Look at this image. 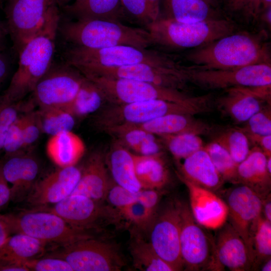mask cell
<instances>
[{
  "instance_id": "obj_17",
  "label": "cell",
  "mask_w": 271,
  "mask_h": 271,
  "mask_svg": "<svg viewBox=\"0 0 271 271\" xmlns=\"http://www.w3.org/2000/svg\"><path fill=\"white\" fill-rule=\"evenodd\" d=\"M235 185L226 192L225 195L227 220L250 250V228L261 215L264 198L246 185Z\"/></svg>"
},
{
  "instance_id": "obj_5",
  "label": "cell",
  "mask_w": 271,
  "mask_h": 271,
  "mask_svg": "<svg viewBox=\"0 0 271 271\" xmlns=\"http://www.w3.org/2000/svg\"><path fill=\"white\" fill-rule=\"evenodd\" d=\"M65 62L82 75L102 68L119 67L141 63L162 64L176 60L160 51L127 45L102 48L72 46L63 53Z\"/></svg>"
},
{
  "instance_id": "obj_50",
  "label": "cell",
  "mask_w": 271,
  "mask_h": 271,
  "mask_svg": "<svg viewBox=\"0 0 271 271\" xmlns=\"http://www.w3.org/2000/svg\"><path fill=\"white\" fill-rule=\"evenodd\" d=\"M271 7V0H250L248 13L256 18L260 13Z\"/></svg>"
},
{
  "instance_id": "obj_52",
  "label": "cell",
  "mask_w": 271,
  "mask_h": 271,
  "mask_svg": "<svg viewBox=\"0 0 271 271\" xmlns=\"http://www.w3.org/2000/svg\"><path fill=\"white\" fill-rule=\"evenodd\" d=\"M147 4L152 23L160 17L161 0H145Z\"/></svg>"
},
{
  "instance_id": "obj_23",
  "label": "cell",
  "mask_w": 271,
  "mask_h": 271,
  "mask_svg": "<svg viewBox=\"0 0 271 271\" xmlns=\"http://www.w3.org/2000/svg\"><path fill=\"white\" fill-rule=\"evenodd\" d=\"M225 90L224 94L217 100L216 106L220 112L236 122H246L268 104L257 97L249 87L237 86Z\"/></svg>"
},
{
  "instance_id": "obj_1",
  "label": "cell",
  "mask_w": 271,
  "mask_h": 271,
  "mask_svg": "<svg viewBox=\"0 0 271 271\" xmlns=\"http://www.w3.org/2000/svg\"><path fill=\"white\" fill-rule=\"evenodd\" d=\"M60 22L59 7L55 5L38 32L18 53V68L2 102L16 103L33 92L53 63Z\"/></svg>"
},
{
  "instance_id": "obj_10",
  "label": "cell",
  "mask_w": 271,
  "mask_h": 271,
  "mask_svg": "<svg viewBox=\"0 0 271 271\" xmlns=\"http://www.w3.org/2000/svg\"><path fill=\"white\" fill-rule=\"evenodd\" d=\"M49 256L64 259L73 271H119L125 264L115 246L92 237L62 246Z\"/></svg>"
},
{
  "instance_id": "obj_64",
  "label": "cell",
  "mask_w": 271,
  "mask_h": 271,
  "mask_svg": "<svg viewBox=\"0 0 271 271\" xmlns=\"http://www.w3.org/2000/svg\"><path fill=\"white\" fill-rule=\"evenodd\" d=\"M0 1H1V0H0Z\"/></svg>"
},
{
  "instance_id": "obj_12",
  "label": "cell",
  "mask_w": 271,
  "mask_h": 271,
  "mask_svg": "<svg viewBox=\"0 0 271 271\" xmlns=\"http://www.w3.org/2000/svg\"><path fill=\"white\" fill-rule=\"evenodd\" d=\"M125 78L185 91L189 82L186 66L177 60L162 64L141 63L119 67L102 68L83 75Z\"/></svg>"
},
{
  "instance_id": "obj_46",
  "label": "cell",
  "mask_w": 271,
  "mask_h": 271,
  "mask_svg": "<svg viewBox=\"0 0 271 271\" xmlns=\"http://www.w3.org/2000/svg\"><path fill=\"white\" fill-rule=\"evenodd\" d=\"M123 11L148 25L152 23L147 4L145 0H120Z\"/></svg>"
},
{
  "instance_id": "obj_30",
  "label": "cell",
  "mask_w": 271,
  "mask_h": 271,
  "mask_svg": "<svg viewBox=\"0 0 271 271\" xmlns=\"http://www.w3.org/2000/svg\"><path fill=\"white\" fill-rule=\"evenodd\" d=\"M134 171L142 189L161 191L169 182L170 173L163 153L143 155L132 154Z\"/></svg>"
},
{
  "instance_id": "obj_9",
  "label": "cell",
  "mask_w": 271,
  "mask_h": 271,
  "mask_svg": "<svg viewBox=\"0 0 271 271\" xmlns=\"http://www.w3.org/2000/svg\"><path fill=\"white\" fill-rule=\"evenodd\" d=\"M194 218L189 205L182 202L180 233L183 269L221 270L217 262L214 239Z\"/></svg>"
},
{
  "instance_id": "obj_2",
  "label": "cell",
  "mask_w": 271,
  "mask_h": 271,
  "mask_svg": "<svg viewBox=\"0 0 271 271\" xmlns=\"http://www.w3.org/2000/svg\"><path fill=\"white\" fill-rule=\"evenodd\" d=\"M261 34L232 33L189 52L186 58L193 67L205 70L270 63L268 47Z\"/></svg>"
},
{
  "instance_id": "obj_60",
  "label": "cell",
  "mask_w": 271,
  "mask_h": 271,
  "mask_svg": "<svg viewBox=\"0 0 271 271\" xmlns=\"http://www.w3.org/2000/svg\"><path fill=\"white\" fill-rule=\"evenodd\" d=\"M5 35V30L1 22L0 21V45L1 44ZM1 48V47H0Z\"/></svg>"
},
{
  "instance_id": "obj_6",
  "label": "cell",
  "mask_w": 271,
  "mask_h": 271,
  "mask_svg": "<svg viewBox=\"0 0 271 271\" xmlns=\"http://www.w3.org/2000/svg\"><path fill=\"white\" fill-rule=\"evenodd\" d=\"M212 101L210 98L191 103L155 99L123 104H112L96 115L94 123L96 127L103 130L107 127L119 124H141L168 114L195 115L208 112L212 110Z\"/></svg>"
},
{
  "instance_id": "obj_21",
  "label": "cell",
  "mask_w": 271,
  "mask_h": 271,
  "mask_svg": "<svg viewBox=\"0 0 271 271\" xmlns=\"http://www.w3.org/2000/svg\"><path fill=\"white\" fill-rule=\"evenodd\" d=\"M2 170L6 179L11 185V201L18 202L27 199L39 174L37 160L30 155L20 152L7 157L2 163Z\"/></svg>"
},
{
  "instance_id": "obj_61",
  "label": "cell",
  "mask_w": 271,
  "mask_h": 271,
  "mask_svg": "<svg viewBox=\"0 0 271 271\" xmlns=\"http://www.w3.org/2000/svg\"><path fill=\"white\" fill-rule=\"evenodd\" d=\"M266 168L269 173L271 174V157H267Z\"/></svg>"
},
{
  "instance_id": "obj_38",
  "label": "cell",
  "mask_w": 271,
  "mask_h": 271,
  "mask_svg": "<svg viewBox=\"0 0 271 271\" xmlns=\"http://www.w3.org/2000/svg\"><path fill=\"white\" fill-rule=\"evenodd\" d=\"M35 113L41 131L50 136L72 130L75 123V117L61 108H40Z\"/></svg>"
},
{
  "instance_id": "obj_14",
  "label": "cell",
  "mask_w": 271,
  "mask_h": 271,
  "mask_svg": "<svg viewBox=\"0 0 271 271\" xmlns=\"http://www.w3.org/2000/svg\"><path fill=\"white\" fill-rule=\"evenodd\" d=\"M55 5V0L7 1L8 28L18 53L38 32Z\"/></svg>"
},
{
  "instance_id": "obj_44",
  "label": "cell",
  "mask_w": 271,
  "mask_h": 271,
  "mask_svg": "<svg viewBox=\"0 0 271 271\" xmlns=\"http://www.w3.org/2000/svg\"><path fill=\"white\" fill-rule=\"evenodd\" d=\"M23 264L29 270L73 271L67 261L52 256L27 260L23 262Z\"/></svg>"
},
{
  "instance_id": "obj_54",
  "label": "cell",
  "mask_w": 271,
  "mask_h": 271,
  "mask_svg": "<svg viewBox=\"0 0 271 271\" xmlns=\"http://www.w3.org/2000/svg\"><path fill=\"white\" fill-rule=\"evenodd\" d=\"M11 231L5 221L3 214H0V246L8 237L10 236Z\"/></svg>"
},
{
  "instance_id": "obj_25",
  "label": "cell",
  "mask_w": 271,
  "mask_h": 271,
  "mask_svg": "<svg viewBox=\"0 0 271 271\" xmlns=\"http://www.w3.org/2000/svg\"><path fill=\"white\" fill-rule=\"evenodd\" d=\"M182 161L177 174L195 185L215 192L225 182L204 148Z\"/></svg>"
},
{
  "instance_id": "obj_22",
  "label": "cell",
  "mask_w": 271,
  "mask_h": 271,
  "mask_svg": "<svg viewBox=\"0 0 271 271\" xmlns=\"http://www.w3.org/2000/svg\"><path fill=\"white\" fill-rule=\"evenodd\" d=\"M46 244L22 233L9 236L0 246V271H28L23 262L42 254Z\"/></svg>"
},
{
  "instance_id": "obj_34",
  "label": "cell",
  "mask_w": 271,
  "mask_h": 271,
  "mask_svg": "<svg viewBox=\"0 0 271 271\" xmlns=\"http://www.w3.org/2000/svg\"><path fill=\"white\" fill-rule=\"evenodd\" d=\"M133 233L129 250L135 268L145 271H175L173 267L159 256L150 242L145 241L139 234Z\"/></svg>"
},
{
  "instance_id": "obj_58",
  "label": "cell",
  "mask_w": 271,
  "mask_h": 271,
  "mask_svg": "<svg viewBox=\"0 0 271 271\" xmlns=\"http://www.w3.org/2000/svg\"><path fill=\"white\" fill-rule=\"evenodd\" d=\"M259 269L261 271H270L271 258L263 262L259 266Z\"/></svg>"
},
{
  "instance_id": "obj_37",
  "label": "cell",
  "mask_w": 271,
  "mask_h": 271,
  "mask_svg": "<svg viewBox=\"0 0 271 271\" xmlns=\"http://www.w3.org/2000/svg\"><path fill=\"white\" fill-rule=\"evenodd\" d=\"M162 144L172 154L175 160L180 162L205 145L200 135L190 133H181L158 136Z\"/></svg>"
},
{
  "instance_id": "obj_11",
  "label": "cell",
  "mask_w": 271,
  "mask_h": 271,
  "mask_svg": "<svg viewBox=\"0 0 271 271\" xmlns=\"http://www.w3.org/2000/svg\"><path fill=\"white\" fill-rule=\"evenodd\" d=\"M84 78L66 62L52 63L33 91V99L40 108L63 109L73 101Z\"/></svg>"
},
{
  "instance_id": "obj_27",
  "label": "cell",
  "mask_w": 271,
  "mask_h": 271,
  "mask_svg": "<svg viewBox=\"0 0 271 271\" xmlns=\"http://www.w3.org/2000/svg\"><path fill=\"white\" fill-rule=\"evenodd\" d=\"M267 157L258 147L250 149L237 166L238 183L246 185L262 197L270 193L271 174L266 168Z\"/></svg>"
},
{
  "instance_id": "obj_63",
  "label": "cell",
  "mask_w": 271,
  "mask_h": 271,
  "mask_svg": "<svg viewBox=\"0 0 271 271\" xmlns=\"http://www.w3.org/2000/svg\"></svg>"
},
{
  "instance_id": "obj_41",
  "label": "cell",
  "mask_w": 271,
  "mask_h": 271,
  "mask_svg": "<svg viewBox=\"0 0 271 271\" xmlns=\"http://www.w3.org/2000/svg\"><path fill=\"white\" fill-rule=\"evenodd\" d=\"M117 210L119 217L143 230L151 227L157 214L139 200Z\"/></svg>"
},
{
  "instance_id": "obj_62",
  "label": "cell",
  "mask_w": 271,
  "mask_h": 271,
  "mask_svg": "<svg viewBox=\"0 0 271 271\" xmlns=\"http://www.w3.org/2000/svg\"><path fill=\"white\" fill-rule=\"evenodd\" d=\"M208 1H209V2H210L211 3H212V4H214V3H213V1H214V0H208Z\"/></svg>"
},
{
  "instance_id": "obj_24",
  "label": "cell",
  "mask_w": 271,
  "mask_h": 271,
  "mask_svg": "<svg viewBox=\"0 0 271 271\" xmlns=\"http://www.w3.org/2000/svg\"><path fill=\"white\" fill-rule=\"evenodd\" d=\"M105 164L101 152L93 153L81 170L80 178L71 194L83 195L98 202L106 199L110 186Z\"/></svg>"
},
{
  "instance_id": "obj_19",
  "label": "cell",
  "mask_w": 271,
  "mask_h": 271,
  "mask_svg": "<svg viewBox=\"0 0 271 271\" xmlns=\"http://www.w3.org/2000/svg\"><path fill=\"white\" fill-rule=\"evenodd\" d=\"M216 230L213 238L216 257L222 270H250L252 258L242 237L227 220Z\"/></svg>"
},
{
  "instance_id": "obj_35",
  "label": "cell",
  "mask_w": 271,
  "mask_h": 271,
  "mask_svg": "<svg viewBox=\"0 0 271 271\" xmlns=\"http://www.w3.org/2000/svg\"><path fill=\"white\" fill-rule=\"evenodd\" d=\"M249 246L252 258L251 270H258L263 262L271 258V222L262 214L250 228Z\"/></svg>"
},
{
  "instance_id": "obj_3",
  "label": "cell",
  "mask_w": 271,
  "mask_h": 271,
  "mask_svg": "<svg viewBox=\"0 0 271 271\" xmlns=\"http://www.w3.org/2000/svg\"><path fill=\"white\" fill-rule=\"evenodd\" d=\"M58 32L72 46L102 48L127 45L146 49L153 45L148 30L128 26L118 21L80 19L60 22Z\"/></svg>"
},
{
  "instance_id": "obj_15",
  "label": "cell",
  "mask_w": 271,
  "mask_h": 271,
  "mask_svg": "<svg viewBox=\"0 0 271 271\" xmlns=\"http://www.w3.org/2000/svg\"><path fill=\"white\" fill-rule=\"evenodd\" d=\"M182 201L172 200L157 214L151 227L150 243L159 256L175 271L183 270L180 233Z\"/></svg>"
},
{
  "instance_id": "obj_47",
  "label": "cell",
  "mask_w": 271,
  "mask_h": 271,
  "mask_svg": "<svg viewBox=\"0 0 271 271\" xmlns=\"http://www.w3.org/2000/svg\"><path fill=\"white\" fill-rule=\"evenodd\" d=\"M41 132L35 112L24 115L22 130L23 148L36 141Z\"/></svg>"
},
{
  "instance_id": "obj_7",
  "label": "cell",
  "mask_w": 271,
  "mask_h": 271,
  "mask_svg": "<svg viewBox=\"0 0 271 271\" xmlns=\"http://www.w3.org/2000/svg\"><path fill=\"white\" fill-rule=\"evenodd\" d=\"M85 77L97 86L105 101L113 105L155 99L191 103L202 101L210 96H191L185 91L133 79L96 76Z\"/></svg>"
},
{
  "instance_id": "obj_16",
  "label": "cell",
  "mask_w": 271,
  "mask_h": 271,
  "mask_svg": "<svg viewBox=\"0 0 271 271\" xmlns=\"http://www.w3.org/2000/svg\"><path fill=\"white\" fill-rule=\"evenodd\" d=\"M36 209L55 213L72 226L83 230L94 227L102 219L116 221L119 215L102 207L99 202L79 194H71L50 207L45 206Z\"/></svg>"
},
{
  "instance_id": "obj_45",
  "label": "cell",
  "mask_w": 271,
  "mask_h": 271,
  "mask_svg": "<svg viewBox=\"0 0 271 271\" xmlns=\"http://www.w3.org/2000/svg\"><path fill=\"white\" fill-rule=\"evenodd\" d=\"M139 191L131 192L116 184L110 187L106 199L111 205L119 209L137 201Z\"/></svg>"
},
{
  "instance_id": "obj_31",
  "label": "cell",
  "mask_w": 271,
  "mask_h": 271,
  "mask_svg": "<svg viewBox=\"0 0 271 271\" xmlns=\"http://www.w3.org/2000/svg\"><path fill=\"white\" fill-rule=\"evenodd\" d=\"M132 153L115 140L107 156L108 165L116 184L137 192L142 189L136 175Z\"/></svg>"
},
{
  "instance_id": "obj_18",
  "label": "cell",
  "mask_w": 271,
  "mask_h": 271,
  "mask_svg": "<svg viewBox=\"0 0 271 271\" xmlns=\"http://www.w3.org/2000/svg\"><path fill=\"white\" fill-rule=\"evenodd\" d=\"M81 174L75 166L60 167L36 182L26 200L38 207L56 203L72 194Z\"/></svg>"
},
{
  "instance_id": "obj_29",
  "label": "cell",
  "mask_w": 271,
  "mask_h": 271,
  "mask_svg": "<svg viewBox=\"0 0 271 271\" xmlns=\"http://www.w3.org/2000/svg\"><path fill=\"white\" fill-rule=\"evenodd\" d=\"M46 149L50 160L60 168L75 166L83 156L85 146L79 136L69 130L50 136Z\"/></svg>"
},
{
  "instance_id": "obj_42",
  "label": "cell",
  "mask_w": 271,
  "mask_h": 271,
  "mask_svg": "<svg viewBox=\"0 0 271 271\" xmlns=\"http://www.w3.org/2000/svg\"><path fill=\"white\" fill-rule=\"evenodd\" d=\"M245 122L244 127L240 128L244 132L260 135L271 134L270 104L265 105Z\"/></svg>"
},
{
  "instance_id": "obj_57",
  "label": "cell",
  "mask_w": 271,
  "mask_h": 271,
  "mask_svg": "<svg viewBox=\"0 0 271 271\" xmlns=\"http://www.w3.org/2000/svg\"><path fill=\"white\" fill-rule=\"evenodd\" d=\"M260 14H262L263 20L270 27L271 24V7L264 10Z\"/></svg>"
},
{
  "instance_id": "obj_13",
  "label": "cell",
  "mask_w": 271,
  "mask_h": 271,
  "mask_svg": "<svg viewBox=\"0 0 271 271\" xmlns=\"http://www.w3.org/2000/svg\"><path fill=\"white\" fill-rule=\"evenodd\" d=\"M189 82L209 89L271 85L270 63H259L231 69H200L186 66Z\"/></svg>"
},
{
  "instance_id": "obj_49",
  "label": "cell",
  "mask_w": 271,
  "mask_h": 271,
  "mask_svg": "<svg viewBox=\"0 0 271 271\" xmlns=\"http://www.w3.org/2000/svg\"><path fill=\"white\" fill-rule=\"evenodd\" d=\"M11 200V190L2 170V163L0 162V210L8 204Z\"/></svg>"
},
{
  "instance_id": "obj_20",
  "label": "cell",
  "mask_w": 271,
  "mask_h": 271,
  "mask_svg": "<svg viewBox=\"0 0 271 271\" xmlns=\"http://www.w3.org/2000/svg\"><path fill=\"white\" fill-rule=\"evenodd\" d=\"M178 176L187 188L189 206L196 221L207 229L216 230L221 226L228 217L225 201L215 192L195 185L179 175Z\"/></svg>"
},
{
  "instance_id": "obj_51",
  "label": "cell",
  "mask_w": 271,
  "mask_h": 271,
  "mask_svg": "<svg viewBox=\"0 0 271 271\" xmlns=\"http://www.w3.org/2000/svg\"><path fill=\"white\" fill-rule=\"evenodd\" d=\"M227 8L232 12H248L250 0H224Z\"/></svg>"
},
{
  "instance_id": "obj_8",
  "label": "cell",
  "mask_w": 271,
  "mask_h": 271,
  "mask_svg": "<svg viewBox=\"0 0 271 271\" xmlns=\"http://www.w3.org/2000/svg\"><path fill=\"white\" fill-rule=\"evenodd\" d=\"M3 215L11 233H24L46 244L62 246L91 237L49 211L35 209Z\"/></svg>"
},
{
  "instance_id": "obj_56",
  "label": "cell",
  "mask_w": 271,
  "mask_h": 271,
  "mask_svg": "<svg viewBox=\"0 0 271 271\" xmlns=\"http://www.w3.org/2000/svg\"><path fill=\"white\" fill-rule=\"evenodd\" d=\"M9 127L0 121V151L3 150L6 134Z\"/></svg>"
},
{
  "instance_id": "obj_53",
  "label": "cell",
  "mask_w": 271,
  "mask_h": 271,
  "mask_svg": "<svg viewBox=\"0 0 271 271\" xmlns=\"http://www.w3.org/2000/svg\"><path fill=\"white\" fill-rule=\"evenodd\" d=\"M261 214L267 220L271 222V196L268 194L263 199Z\"/></svg>"
},
{
  "instance_id": "obj_40",
  "label": "cell",
  "mask_w": 271,
  "mask_h": 271,
  "mask_svg": "<svg viewBox=\"0 0 271 271\" xmlns=\"http://www.w3.org/2000/svg\"><path fill=\"white\" fill-rule=\"evenodd\" d=\"M215 141L227 150L237 165L245 159L250 150L246 134L239 127L225 130Z\"/></svg>"
},
{
  "instance_id": "obj_48",
  "label": "cell",
  "mask_w": 271,
  "mask_h": 271,
  "mask_svg": "<svg viewBox=\"0 0 271 271\" xmlns=\"http://www.w3.org/2000/svg\"><path fill=\"white\" fill-rule=\"evenodd\" d=\"M249 142L259 148L267 157H271V134L260 135L245 132Z\"/></svg>"
},
{
  "instance_id": "obj_59",
  "label": "cell",
  "mask_w": 271,
  "mask_h": 271,
  "mask_svg": "<svg viewBox=\"0 0 271 271\" xmlns=\"http://www.w3.org/2000/svg\"><path fill=\"white\" fill-rule=\"evenodd\" d=\"M74 1L75 0H55V2L59 8H62Z\"/></svg>"
},
{
  "instance_id": "obj_55",
  "label": "cell",
  "mask_w": 271,
  "mask_h": 271,
  "mask_svg": "<svg viewBox=\"0 0 271 271\" xmlns=\"http://www.w3.org/2000/svg\"><path fill=\"white\" fill-rule=\"evenodd\" d=\"M8 68V59L6 55L2 52V48H0V84L7 74Z\"/></svg>"
},
{
  "instance_id": "obj_43",
  "label": "cell",
  "mask_w": 271,
  "mask_h": 271,
  "mask_svg": "<svg viewBox=\"0 0 271 271\" xmlns=\"http://www.w3.org/2000/svg\"><path fill=\"white\" fill-rule=\"evenodd\" d=\"M23 122L24 115L18 117L8 128L3 149L6 157L20 152L24 148L22 134Z\"/></svg>"
},
{
  "instance_id": "obj_36",
  "label": "cell",
  "mask_w": 271,
  "mask_h": 271,
  "mask_svg": "<svg viewBox=\"0 0 271 271\" xmlns=\"http://www.w3.org/2000/svg\"><path fill=\"white\" fill-rule=\"evenodd\" d=\"M105 101L97 86L85 77L75 98L63 109L74 117H81L98 110Z\"/></svg>"
},
{
  "instance_id": "obj_28",
  "label": "cell",
  "mask_w": 271,
  "mask_h": 271,
  "mask_svg": "<svg viewBox=\"0 0 271 271\" xmlns=\"http://www.w3.org/2000/svg\"><path fill=\"white\" fill-rule=\"evenodd\" d=\"M102 131L114 137L125 147L139 155H152L163 153L164 146L159 138L134 124H119Z\"/></svg>"
},
{
  "instance_id": "obj_26",
  "label": "cell",
  "mask_w": 271,
  "mask_h": 271,
  "mask_svg": "<svg viewBox=\"0 0 271 271\" xmlns=\"http://www.w3.org/2000/svg\"><path fill=\"white\" fill-rule=\"evenodd\" d=\"M134 125L156 136L186 132L201 136L208 134L213 130L209 123L188 114H168Z\"/></svg>"
},
{
  "instance_id": "obj_39",
  "label": "cell",
  "mask_w": 271,
  "mask_h": 271,
  "mask_svg": "<svg viewBox=\"0 0 271 271\" xmlns=\"http://www.w3.org/2000/svg\"><path fill=\"white\" fill-rule=\"evenodd\" d=\"M204 148L224 181L234 184H239L238 165L227 150L215 141L205 145Z\"/></svg>"
},
{
  "instance_id": "obj_32",
  "label": "cell",
  "mask_w": 271,
  "mask_h": 271,
  "mask_svg": "<svg viewBox=\"0 0 271 271\" xmlns=\"http://www.w3.org/2000/svg\"><path fill=\"white\" fill-rule=\"evenodd\" d=\"M62 9L66 14L75 20L118 21L124 12L120 0H75Z\"/></svg>"
},
{
  "instance_id": "obj_33",
  "label": "cell",
  "mask_w": 271,
  "mask_h": 271,
  "mask_svg": "<svg viewBox=\"0 0 271 271\" xmlns=\"http://www.w3.org/2000/svg\"><path fill=\"white\" fill-rule=\"evenodd\" d=\"M167 18L183 23L213 19V4L208 0H162Z\"/></svg>"
},
{
  "instance_id": "obj_4",
  "label": "cell",
  "mask_w": 271,
  "mask_h": 271,
  "mask_svg": "<svg viewBox=\"0 0 271 271\" xmlns=\"http://www.w3.org/2000/svg\"><path fill=\"white\" fill-rule=\"evenodd\" d=\"M153 44L173 48H196L233 33L229 19L213 18L195 23H183L167 18L147 25Z\"/></svg>"
}]
</instances>
